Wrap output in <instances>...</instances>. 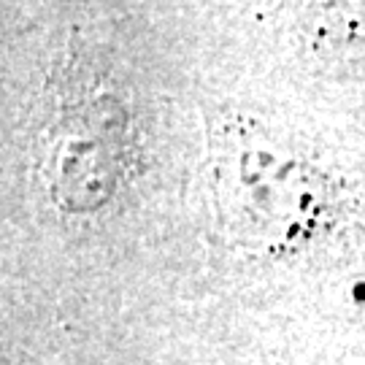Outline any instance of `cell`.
Masks as SVG:
<instances>
[{"label":"cell","instance_id":"3","mask_svg":"<svg viewBox=\"0 0 365 365\" xmlns=\"http://www.w3.org/2000/svg\"><path fill=\"white\" fill-rule=\"evenodd\" d=\"M312 43L325 52L322 57H333L341 63L365 60V14L354 6H330L317 9L309 27Z\"/></svg>","mask_w":365,"mask_h":365},{"label":"cell","instance_id":"1","mask_svg":"<svg viewBox=\"0 0 365 365\" xmlns=\"http://www.w3.org/2000/svg\"><path fill=\"white\" fill-rule=\"evenodd\" d=\"M209 160L222 225L238 244L282 252L327 222L322 173L255 122L233 114L214 119Z\"/></svg>","mask_w":365,"mask_h":365},{"label":"cell","instance_id":"2","mask_svg":"<svg viewBox=\"0 0 365 365\" xmlns=\"http://www.w3.org/2000/svg\"><path fill=\"white\" fill-rule=\"evenodd\" d=\"M122 108L111 101L71 106L52 133V195L66 209H95L122 176Z\"/></svg>","mask_w":365,"mask_h":365}]
</instances>
